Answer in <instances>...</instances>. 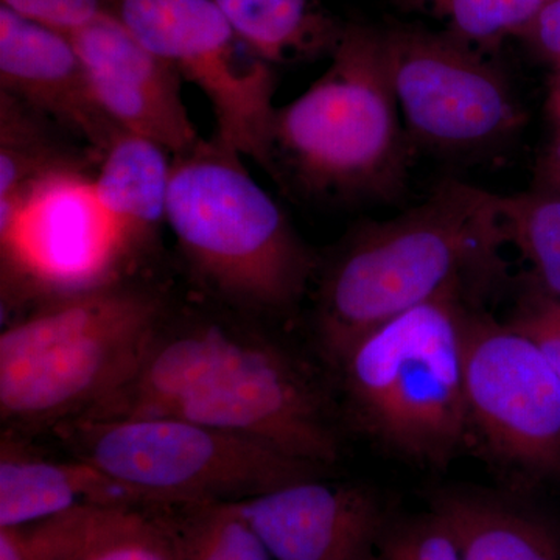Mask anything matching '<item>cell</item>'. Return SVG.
Returning a JSON list of instances; mask_svg holds the SVG:
<instances>
[{"mask_svg": "<svg viewBox=\"0 0 560 560\" xmlns=\"http://www.w3.org/2000/svg\"><path fill=\"white\" fill-rule=\"evenodd\" d=\"M173 416L326 469L340 440L318 385L275 342L200 324L161 329L138 370L86 419Z\"/></svg>", "mask_w": 560, "mask_h": 560, "instance_id": "6da1fadb", "label": "cell"}, {"mask_svg": "<svg viewBox=\"0 0 560 560\" xmlns=\"http://www.w3.org/2000/svg\"><path fill=\"white\" fill-rule=\"evenodd\" d=\"M102 109L124 131L160 143L172 156L200 140L180 94V73L117 18L103 11L69 33Z\"/></svg>", "mask_w": 560, "mask_h": 560, "instance_id": "7c38bea8", "label": "cell"}, {"mask_svg": "<svg viewBox=\"0 0 560 560\" xmlns=\"http://www.w3.org/2000/svg\"><path fill=\"white\" fill-rule=\"evenodd\" d=\"M530 47L560 69V0H548L522 35Z\"/></svg>", "mask_w": 560, "mask_h": 560, "instance_id": "83f0119b", "label": "cell"}, {"mask_svg": "<svg viewBox=\"0 0 560 560\" xmlns=\"http://www.w3.org/2000/svg\"><path fill=\"white\" fill-rule=\"evenodd\" d=\"M408 9L430 11L448 35L470 47H493L522 36L548 0H397Z\"/></svg>", "mask_w": 560, "mask_h": 560, "instance_id": "603a6c76", "label": "cell"}, {"mask_svg": "<svg viewBox=\"0 0 560 560\" xmlns=\"http://www.w3.org/2000/svg\"><path fill=\"white\" fill-rule=\"evenodd\" d=\"M54 430L77 458L124 482L153 508L253 499L319 478L323 470L173 416L72 419Z\"/></svg>", "mask_w": 560, "mask_h": 560, "instance_id": "52a82bcc", "label": "cell"}, {"mask_svg": "<svg viewBox=\"0 0 560 560\" xmlns=\"http://www.w3.org/2000/svg\"><path fill=\"white\" fill-rule=\"evenodd\" d=\"M213 136L173 156L167 224L213 291L259 311L301 300L313 259L282 209Z\"/></svg>", "mask_w": 560, "mask_h": 560, "instance_id": "277c9868", "label": "cell"}, {"mask_svg": "<svg viewBox=\"0 0 560 560\" xmlns=\"http://www.w3.org/2000/svg\"><path fill=\"white\" fill-rule=\"evenodd\" d=\"M458 298L388 320L357 342L340 370L361 429L404 458L444 466L470 433Z\"/></svg>", "mask_w": 560, "mask_h": 560, "instance_id": "8992f818", "label": "cell"}, {"mask_svg": "<svg viewBox=\"0 0 560 560\" xmlns=\"http://www.w3.org/2000/svg\"><path fill=\"white\" fill-rule=\"evenodd\" d=\"M3 290L57 298L113 282L124 246L77 167L0 198Z\"/></svg>", "mask_w": 560, "mask_h": 560, "instance_id": "30bf717a", "label": "cell"}, {"mask_svg": "<svg viewBox=\"0 0 560 560\" xmlns=\"http://www.w3.org/2000/svg\"><path fill=\"white\" fill-rule=\"evenodd\" d=\"M162 511L184 560H275L234 501Z\"/></svg>", "mask_w": 560, "mask_h": 560, "instance_id": "ffe728a7", "label": "cell"}, {"mask_svg": "<svg viewBox=\"0 0 560 560\" xmlns=\"http://www.w3.org/2000/svg\"><path fill=\"white\" fill-rule=\"evenodd\" d=\"M105 10L200 88L215 116L217 139L278 178L275 72L243 43L215 0H105Z\"/></svg>", "mask_w": 560, "mask_h": 560, "instance_id": "ba28073f", "label": "cell"}, {"mask_svg": "<svg viewBox=\"0 0 560 560\" xmlns=\"http://www.w3.org/2000/svg\"><path fill=\"white\" fill-rule=\"evenodd\" d=\"M534 190L560 194V124L556 138L539 162Z\"/></svg>", "mask_w": 560, "mask_h": 560, "instance_id": "f1b7e54d", "label": "cell"}, {"mask_svg": "<svg viewBox=\"0 0 560 560\" xmlns=\"http://www.w3.org/2000/svg\"><path fill=\"white\" fill-rule=\"evenodd\" d=\"M105 504L73 510L0 528V560H60L90 533Z\"/></svg>", "mask_w": 560, "mask_h": 560, "instance_id": "cb8c5ba5", "label": "cell"}, {"mask_svg": "<svg viewBox=\"0 0 560 560\" xmlns=\"http://www.w3.org/2000/svg\"><path fill=\"white\" fill-rule=\"evenodd\" d=\"M548 106H550V113L552 114V117H555V120L560 124V80L559 83L552 88Z\"/></svg>", "mask_w": 560, "mask_h": 560, "instance_id": "f546056e", "label": "cell"}, {"mask_svg": "<svg viewBox=\"0 0 560 560\" xmlns=\"http://www.w3.org/2000/svg\"><path fill=\"white\" fill-rule=\"evenodd\" d=\"M60 560H184L162 508L105 506Z\"/></svg>", "mask_w": 560, "mask_h": 560, "instance_id": "d6986e66", "label": "cell"}, {"mask_svg": "<svg viewBox=\"0 0 560 560\" xmlns=\"http://www.w3.org/2000/svg\"><path fill=\"white\" fill-rule=\"evenodd\" d=\"M173 156L160 143L120 131L92 179L95 198L125 253L167 223Z\"/></svg>", "mask_w": 560, "mask_h": 560, "instance_id": "2e32d148", "label": "cell"}, {"mask_svg": "<svg viewBox=\"0 0 560 560\" xmlns=\"http://www.w3.org/2000/svg\"><path fill=\"white\" fill-rule=\"evenodd\" d=\"M2 5L65 35L79 31L106 11L105 0H2Z\"/></svg>", "mask_w": 560, "mask_h": 560, "instance_id": "4316f807", "label": "cell"}, {"mask_svg": "<svg viewBox=\"0 0 560 560\" xmlns=\"http://www.w3.org/2000/svg\"><path fill=\"white\" fill-rule=\"evenodd\" d=\"M511 326L539 349L560 381V301L544 293L530 298Z\"/></svg>", "mask_w": 560, "mask_h": 560, "instance_id": "484cf974", "label": "cell"}, {"mask_svg": "<svg viewBox=\"0 0 560 560\" xmlns=\"http://www.w3.org/2000/svg\"><path fill=\"white\" fill-rule=\"evenodd\" d=\"M161 319L156 294L113 280L10 324L0 335L3 422L57 427L91 411L135 374Z\"/></svg>", "mask_w": 560, "mask_h": 560, "instance_id": "3957f363", "label": "cell"}, {"mask_svg": "<svg viewBox=\"0 0 560 560\" xmlns=\"http://www.w3.org/2000/svg\"><path fill=\"white\" fill-rule=\"evenodd\" d=\"M0 91L65 125L105 153L121 128L98 105L68 35L0 5Z\"/></svg>", "mask_w": 560, "mask_h": 560, "instance_id": "5bb4252c", "label": "cell"}, {"mask_svg": "<svg viewBox=\"0 0 560 560\" xmlns=\"http://www.w3.org/2000/svg\"><path fill=\"white\" fill-rule=\"evenodd\" d=\"M504 237L533 267L540 293L560 301V194L499 195Z\"/></svg>", "mask_w": 560, "mask_h": 560, "instance_id": "44dd1931", "label": "cell"}, {"mask_svg": "<svg viewBox=\"0 0 560 560\" xmlns=\"http://www.w3.org/2000/svg\"><path fill=\"white\" fill-rule=\"evenodd\" d=\"M243 43L270 65L334 54L346 25L320 0H215Z\"/></svg>", "mask_w": 560, "mask_h": 560, "instance_id": "ac0fdd59", "label": "cell"}, {"mask_svg": "<svg viewBox=\"0 0 560 560\" xmlns=\"http://www.w3.org/2000/svg\"><path fill=\"white\" fill-rule=\"evenodd\" d=\"M43 114L0 91V198L60 168L75 167L44 130Z\"/></svg>", "mask_w": 560, "mask_h": 560, "instance_id": "7402d4cb", "label": "cell"}, {"mask_svg": "<svg viewBox=\"0 0 560 560\" xmlns=\"http://www.w3.org/2000/svg\"><path fill=\"white\" fill-rule=\"evenodd\" d=\"M84 504L153 508L138 492L88 460L38 458L3 438L0 528L24 525Z\"/></svg>", "mask_w": 560, "mask_h": 560, "instance_id": "9a60e30c", "label": "cell"}, {"mask_svg": "<svg viewBox=\"0 0 560 560\" xmlns=\"http://www.w3.org/2000/svg\"><path fill=\"white\" fill-rule=\"evenodd\" d=\"M464 377L470 430L508 466L560 478V381L511 324L466 313Z\"/></svg>", "mask_w": 560, "mask_h": 560, "instance_id": "8fae6325", "label": "cell"}, {"mask_svg": "<svg viewBox=\"0 0 560 560\" xmlns=\"http://www.w3.org/2000/svg\"><path fill=\"white\" fill-rule=\"evenodd\" d=\"M330 57L304 94L276 110V165L282 161L313 194L396 197L411 139L386 73L381 31L346 25Z\"/></svg>", "mask_w": 560, "mask_h": 560, "instance_id": "5b68a950", "label": "cell"}, {"mask_svg": "<svg viewBox=\"0 0 560 560\" xmlns=\"http://www.w3.org/2000/svg\"><path fill=\"white\" fill-rule=\"evenodd\" d=\"M431 511L451 528L463 560H560L556 534L514 501L470 489H444Z\"/></svg>", "mask_w": 560, "mask_h": 560, "instance_id": "e0dca14e", "label": "cell"}, {"mask_svg": "<svg viewBox=\"0 0 560 560\" xmlns=\"http://www.w3.org/2000/svg\"><path fill=\"white\" fill-rule=\"evenodd\" d=\"M497 194L448 179L418 208L357 232L326 272L316 334L334 366L372 330L442 298L469 300L503 276Z\"/></svg>", "mask_w": 560, "mask_h": 560, "instance_id": "7a4b0ae2", "label": "cell"}, {"mask_svg": "<svg viewBox=\"0 0 560 560\" xmlns=\"http://www.w3.org/2000/svg\"><path fill=\"white\" fill-rule=\"evenodd\" d=\"M234 503L275 560H377L388 526L370 489L319 478Z\"/></svg>", "mask_w": 560, "mask_h": 560, "instance_id": "4fadbf2b", "label": "cell"}, {"mask_svg": "<svg viewBox=\"0 0 560 560\" xmlns=\"http://www.w3.org/2000/svg\"><path fill=\"white\" fill-rule=\"evenodd\" d=\"M383 60L408 136L442 153L495 145L522 124V109L500 70L448 33L381 31Z\"/></svg>", "mask_w": 560, "mask_h": 560, "instance_id": "9c48e42d", "label": "cell"}, {"mask_svg": "<svg viewBox=\"0 0 560 560\" xmlns=\"http://www.w3.org/2000/svg\"><path fill=\"white\" fill-rule=\"evenodd\" d=\"M377 560H463L458 541L436 512L386 526Z\"/></svg>", "mask_w": 560, "mask_h": 560, "instance_id": "d4e9b609", "label": "cell"}]
</instances>
